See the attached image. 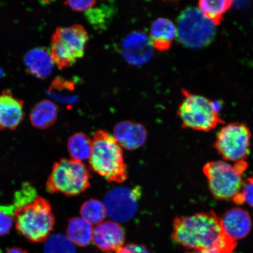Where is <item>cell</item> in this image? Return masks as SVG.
<instances>
[{"label":"cell","mask_w":253,"mask_h":253,"mask_svg":"<svg viewBox=\"0 0 253 253\" xmlns=\"http://www.w3.org/2000/svg\"><path fill=\"white\" fill-rule=\"evenodd\" d=\"M172 237L177 244L191 251L233 253L237 246V242L224 232L220 217L213 211L176 217Z\"/></svg>","instance_id":"obj_1"},{"label":"cell","mask_w":253,"mask_h":253,"mask_svg":"<svg viewBox=\"0 0 253 253\" xmlns=\"http://www.w3.org/2000/svg\"><path fill=\"white\" fill-rule=\"evenodd\" d=\"M90 165L95 172L109 182L122 183L128 178L121 146L114 136L102 129L94 132Z\"/></svg>","instance_id":"obj_2"},{"label":"cell","mask_w":253,"mask_h":253,"mask_svg":"<svg viewBox=\"0 0 253 253\" xmlns=\"http://www.w3.org/2000/svg\"><path fill=\"white\" fill-rule=\"evenodd\" d=\"M15 223L18 233L28 241L42 243L50 236L55 219L49 202L37 197L31 203L16 208Z\"/></svg>","instance_id":"obj_3"},{"label":"cell","mask_w":253,"mask_h":253,"mask_svg":"<svg viewBox=\"0 0 253 253\" xmlns=\"http://www.w3.org/2000/svg\"><path fill=\"white\" fill-rule=\"evenodd\" d=\"M246 161L231 165L224 161H211L203 167L209 189L213 197L220 201H233L244 185L242 175L248 169Z\"/></svg>","instance_id":"obj_4"},{"label":"cell","mask_w":253,"mask_h":253,"mask_svg":"<svg viewBox=\"0 0 253 253\" xmlns=\"http://www.w3.org/2000/svg\"><path fill=\"white\" fill-rule=\"evenodd\" d=\"M183 94L184 99L180 104L178 115L183 127L208 132L225 123L219 116L220 102H213L185 90Z\"/></svg>","instance_id":"obj_5"},{"label":"cell","mask_w":253,"mask_h":253,"mask_svg":"<svg viewBox=\"0 0 253 253\" xmlns=\"http://www.w3.org/2000/svg\"><path fill=\"white\" fill-rule=\"evenodd\" d=\"M90 178V173L82 161L63 158L53 165L46 182V190L50 194L61 193L75 197L86 191Z\"/></svg>","instance_id":"obj_6"},{"label":"cell","mask_w":253,"mask_h":253,"mask_svg":"<svg viewBox=\"0 0 253 253\" xmlns=\"http://www.w3.org/2000/svg\"><path fill=\"white\" fill-rule=\"evenodd\" d=\"M88 39L87 31L81 25L57 28L51 40L53 62L60 69L70 67L84 56Z\"/></svg>","instance_id":"obj_7"},{"label":"cell","mask_w":253,"mask_h":253,"mask_svg":"<svg viewBox=\"0 0 253 253\" xmlns=\"http://www.w3.org/2000/svg\"><path fill=\"white\" fill-rule=\"evenodd\" d=\"M178 24V41L188 48L197 49L208 46L216 33V25L197 8L183 11Z\"/></svg>","instance_id":"obj_8"},{"label":"cell","mask_w":253,"mask_h":253,"mask_svg":"<svg viewBox=\"0 0 253 253\" xmlns=\"http://www.w3.org/2000/svg\"><path fill=\"white\" fill-rule=\"evenodd\" d=\"M252 137L251 130L246 123H230L217 132L214 147L224 161L241 162L249 156Z\"/></svg>","instance_id":"obj_9"},{"label":"cell","mask_w":253,"mask_h":253,"mask_svg":"<svg viewBox=\"0 0 253 253\" xmlns=\"http://www.w3.org/2000/svg\"><path fill=\"white\" fill-rule=\"evenodd\" d=\"M141 188H117L111 190L105 196L104 205L107 214L116 222L130 220L137 211L141 197Z\"/></svg>","instance_id":"obj_10"},{"label":"cell","mask_w":253,"mask_h":253,"mask_svg":"<svg viewBox=\"0 0 253 253\" xmlns=\"http://www.w3.org/2000/svg\"><path fill=\"white\" fill-rule=\"evenodd\" d=\"M122 53L126 61L133 66H140L147 62L153 56V45L146 34L135 32L123 40Z\"/></svg>","instance_id":"obj_11"},{"label":"cell","mask_w":253,"mask_h":253,"mask_svg":"<svg viewBox=\"0 0 253 253\" xmlns=\"http://www.w3.org/2000/svg\"><path fill=\"white\" fill-rule=\"evenodd\" d=\"M92 240L101 251L107 253L116 252L124 245L125 230L116 221H104L93 229Z\"/></svg>","instance_id":"obj_12"},{"label":"cell","mask_w":253,"mask_h":253,"mask_svg":"<svg viewBox=\"0 0 253 253\" xmlns=\"http://www.w3.org/2000/svg\"><path fill=\"white\" fill-rule=\"evenodd\" d=\"M220 221L224 232L236 242L245 238L252 230V217L244 209H230L221 216Z\"/></svg>","instance_id":"obj_13"},{"label":"cell","mask_w":253,"mask_h":253,"mask_svg":"<svg viewBox=\"0 0 253 253\" xmlns=\"http://www.w3.org/2000/svg\"><path fill=\"white\" fill-rule=\"evenodd\" d=\"M24 105L9 91L0 94V129L14 130L20 126L25 116Z\"/></svg>","instance_id":"obj_14"},{"label":"cell","mask_w":253,"mask_h":253,"mask_svg":"<svg viewBox=\"0 0 253 253\" xmlns=\"http://www.w3.org/2000/svg\"><path fill=\"white\" fill-rule=\"evenodd\" d=\"M114 137L124 149L133 151L143 145L147 138L145 126L129 121L118 123L114 128Z\"/></svg>","instance_id":"obj_15"},{"label":"cell","mask_w":253,"mask_h":253,"mask_svg":"<svg viewBox=\"0 0 253 253\" xmlns=\"http://www.w3.org/2000/svg\"><path fill=\"white\" fill-rule=\"evenodd\" d=\"M24 63L28 72L40 79L48 77L54 65L50 52L43 47L30 50L24 57Z\"/></svg>","instance_id":"obj_16"},{"label":"cell","mask_w":253,"mask_h":253,"mask_svg":"<svg viewBox=\"0 0 253 253\" xmlns=\"http://www.w3.org/2000/svg\"><path fill=\"white\" fill-rule=\"evenodd\" d=\"M150 34L152 45L158 51L164 52L171 46L177 33L172 22L166 18H158L152 24Z\"/></svg>","instance_id":"obj_17"},{"label":"cell","mask_w":253,"mask_h":253,"mask_svg":"<svg viewBox=\"0 0 253 253\" xmlns=\"http://www.w3.org/2000/svg\"><path fill=\"white\" fill-rule=\"evenodd\" d=\"M58 115V107L49 100L38 103L30 113V122L35 127L46 129L55 124Z\"/></svg>","instance_id":"obj_18"},{"label":"cell","mask_w":253,"mask_h":253,"mask_svg":"<svg viewBox=\"0 0 253 253\" xmlns=\"http://www.w3.org/2000/svg\"><path fill=\"white\" fill-rule=\"evenodd\" d=\"M91 225L82 217L72 218L69 220L66 230L67 237L75 245L87 246L93 238V229Z\"/></svg>","instance_id":"obj_19"},{"label":"cell","mask_w":253,"mask_h":253,"mask_svg":"<svg viewBox=\"0 0 253 253\" xmlns=\"http://www.w3.org/2000/svg\"><path fill=\"white\" fill-rule=\"evenodd\" d=\"M75 84L74 81L56 78L52 82L47 94L57 102L71 105L78 100L74 93Z\"/></svg>","instance_id":"obj_20"},{"label":"cell","mask_w":253,"mask_h":253,"mask_svg":"<svg viewBox=\"0 0 253 253\" xmlns=\"http://www.w3.org/2000/svg\"><path fill=\"white\" fill-rule=\"evenodd\" d=\"M92 147V140L82 132L72 135L68 141V149L71 159L82 162L89 159Z\"/></svg>","instance_id":"obj_21"},{"label":"cell","mask_w":253,"mask_h":253,"mask_svg":"<svg viewBox=\"0 0 253 253\" xmlns=\"http://www.w3.org/2000/svg\"><path fill=\"white\" fill-rule=\"evenodd\" d=\"M232 4L233 0H198L199 10L216 25L221 23Z\"/></svg>","instance_id":"obj_22"},{"label":"cell","mask_w":253,"mask_h":253,"mask_svg":"<svg viewBox=\"0 0 253 253\" xmlns=\"http://www.w3.org/2000/svg\"><path fill=\"white\" fill-rule=\"evenodd\" d=\"M80 213L82 217L91 224L102 223L107 216L104 204L94 199L84 202L81 208Z\"/></svg>","instance_id":"obj_23"},{"label":"cell","mask_w":253,"mask_h":253,"mask_svg":"<svg viewBox=\"0 0 253 253\" xmlns=\"http://www.w3.org/2000/svg\"><path fill=\"white\" fill-rule=\"evenodd\" d=\"M74 243L62 234L50 236L45 241L43 253H75Z\"/></svg>","instance_id":"obj_24"},{"label":"cell","mask_w":253,"mask_h":253,"mask_svg":"<svg viewBox=\"0 0 253 253\" xmlns=\"http://www.w3.org/2000/svg\"><path fill=\"white\" fill-rule=\"evenodd\" d=\"M15 211L14 205H0V236L11 230L15 222Z\"/></svg>","instance_id":"obj_25"},{"label":"cell","mask_w":253,"mask_h":253,"mask_svg":"<svg viewBox=\"0 0 253 253\" xmlns=\"http://www.w3.org/2000/svg\"><path fill=\"white\" fill-rule=\"evenodd\" d=\"M37 197L36 189L29 183H24L23 187L15 193L14 205L16 208L24 207L34 201Z\"/></svg>","instance_id":"obj_26"},{"label":"cell","mask_w":253,"mask_h":253,"mask_svg":"<svg viewBox=\"0 0 253 253\" xmlns=\"http://www.w3.org/2000/svg\"><path fill=\"white\" fill-rule=\"evenodd\" d=\"M240 194L244 204L253 208V176L245 181Z\"/></svg>","instance_id":"obj_27"},{"label":"cell","mask_w":253,"mask_h":253,"mask_svg":"<svg viewBox=\"0 0 253 253\" xmlns=\"http://www.w3.org/2000/svg\"><path fill=\"white\" fill-rule=\"evenodd\" d=\"M96 0H66V4L73 10L84 11L94 5Z\"/></svg>","instance_id":"obj_28"},{"label":"cell","mask_w":253,"mask_h":253,"mask_svg":"<svg viewBox=\"0 0 253 253\" xmlns=\"http://www.w3.org/2000/svg\"><path fill=\"white\" fill-rule=\"evenodd\" d=\"M115 253H151L143 245H139L129 243L125 246H123L117 251Z\"/></svg>","instance_id":"obj_29"},{"label":"cell","mask_w":253,"mask_h":253,"mask_svg":"<svg viewBox=\"0 0 253 253\" xmlns=\"http://www.w3.org/2000/svg\"><path fill=\"white\" fill-rule=\"evenodd\" d=\"M5 253H28V252L20 248H12L8 250Z\"/></svg>","instance_id":"obj_30"},{"label":"cell","mask_w":253,"mask_h":253,"mask_svg":"<svg viewBox=\"0 0 253 253\" xmlns=\"http://www.w3.org/2000/svg\"><path fill=\"white\" fill-rule=\"evenodd\" d=\"M185 253H219L216 251H208V250H204V251H191Z\"/></svg>","instance_id":"obj_31"},{"label":"cell","mask_w":253,"mask_h":253,"mask_svg":"<svg viewBox=\"0 0 253 253\" xmlns=\"http://www.w3.org/2000/svg\"><path fill=\"white\" fill-rule=\"evenodd\" d=\"M55 1V0H39V1L42 4H49V3Z\"/></svg>","instance_id":"obj_32"},{"label":"cell","mask_w":253,"mask_h":253,"mask_svg":"<svg viewBox=\"0 0 253 253\" xmlns=\"http://www.w3.org/2000/svg\"><path fill=\"white\" fill-rule=\"evenodd\" d=\"M2 75H3V72L1 70V68H0V78H1Z\"/></svg>","instance_id":"obj_33"}]
</instances>
